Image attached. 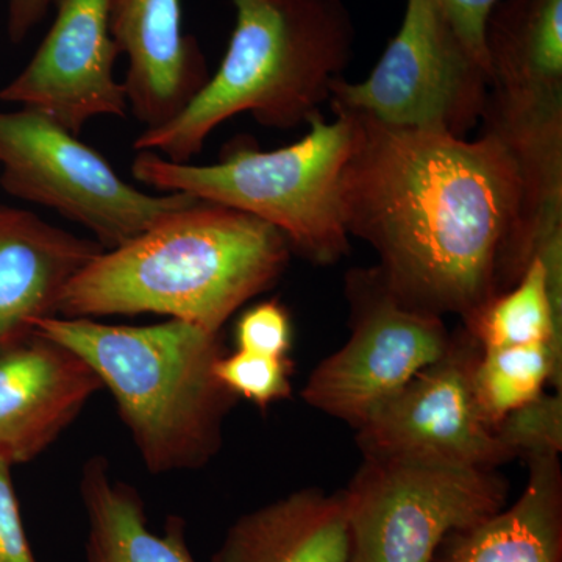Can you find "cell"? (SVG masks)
Listing matches in <instances>:
<instances>
[{
    "label": "cell",
    "instance_id": "4fadbf2b",
    "mask_svg": "<svg viewBox=\"0 0 562 562\" xmlns=\"http://www.w3.org/2000/svg\"><path fill=\"white\" fill-rule=\"evenodd\" d=\"M483 125L519 166L527 198V251L562 290V88L492 85Z\"/></svg>",
    "mask_w": 562,
    "mask_h": 562
},
{
    "label": "cell",
    "instance_id": "2e32d148",
    "mask_svg": "<svg viewBox=\"0 0 562 562\" xmlns=\"http://www.w3.org/2000/svg\"><path fill=\"white\" fill-rule=\"evenodd\" d=\"M342 492L302 490L244 514L211 562H349Z\"/></svg>",
    "mask_w": 562,
    "mask_h": 562
},
{
    "label": "cell",
    "instance_id": "d6986e66",
    "mask_svg": "<svg viewBox=\"0 0 562 562\" xmlns=\"http://www.w3.org/2000/svg\"><path fill=\"white\" fill-rule=\"evenodd\" d=\"M491 85L562 87V0H502L486 24Z\"/></svg>",
    "mask_w": 562,
    "mask_h": 562
},
{
    "label": "cell",
    "instance_id": "4316f807",
    "mask_svg": "<svg viewBox=\"0 0 562 562\" xmlns=\"http://www.w3.org/2000/svg\"><path fill=\"white\" fill-rule=\"evenodd\" d=\"M54 0H9L7 32L13 43H21L44 20Z\"/></svg>",
    "mask_w": 562,
    "mask_h": 562
},
{
    "label": "cell",
    "instance_id": "7a4b0ae2",
    "mask_svg": "<svg viewBox=\"0 0 562 562\" xmlns=\"http://www.w3.org/2000/svg\"><path fill=\"white\" fill-rule=\"evenodd\" d=\"M290 254L272 225L195 199L95 255L63 292L57 316L155 313L220 333L236 310L279 280Z\"/></svg>",
    "mask_w": 562,
    "mask_h": 562
},
{
    "label": "cell",
    "instance_id": "ffe728a7",
    "mask_svg": "<svg viewBox=\"0 0 562 562\" xmlns=\"http://www.w3.org/2000/svg\"><path fill=\"white\" fill-rule=\"evenodd\" d=\"M465 322L483 350L550 344L561 358L562 308L554 303L549 272L539 258L528 262L514 286Z\"/></svg>",
    "mask_w": 562,
    "mask_h": 562
},
{
    "label": "cell",
    "instance_id": "e0dca14e",
    "mask_svg": "<svg viewBox=\"0 0 562 562\" xmlns=\"http://www.w3.org/2000/svg\"><path fill=\"white\" fill-rule=\"evenodd\" d=\"M558 457H531L522 495L490 519L450 532L432 562H562V479Z\"/></svg>",
    "mask_w": 562,
    "mask_h": 562
},
{
    "label": "cell",
    "instance_id": "603a6c76",
    "mask_svg": "<svg viewBox=\"0 0 562 562\" xmlns=\"http://www.w3.org/2000/svg\"><path fill=\"white\" fill-rule=\"evenodd\" d=\"M498 436L513 457L525 453L560 454L562 449L561 395H539L495 425Z\"/></svg>",
    "mask_w": 562,
    "mask_h": 562
},
{
    "label": "cell",
    "instance_id": "3957f363",
    "mask_svg": "<svg viewBox=\"0 0 562 562\" xmlns=\"http://www.w3.org/2000/svg\"><path fill=\"white\" fill-rule=\"evenodd\" d=\"M236 24L220 69L180 114L143 131L136 150L191 162L210 133L236 114L294 128L319 113L355 43L342 0H232Z\"/></svg>",
    "mask_w": 562,
    "mask_h": 562
},
{
    "label": "cell",
    "instance_id": "6da1fadb",
    "mask_svg": "<svg viewBox=\"0 0 562 562\" xmlns=\"http://www.w3.org/2000/svg\"><path fill=\"white\" fill-rule=\"evenodd\" d=\"M353 114L357 143L341 180L347 232L371 244L398 301L471 319L530 262L512 151L487 128L458 138Z\"/></svg>",
    "mask_w": 562,
    "mask_h": 562
},
{
    "label": "cell",
    "instance_id": "d4e9b609",
    "mask_svg": "<svg viewBox=\"0 0 562 562\" xmlns=\"http://www.w3.org/2000/svg\"><path fill=\"white\" fill-rule=\"evenodd\" d=\"M0 562H38L22 522L11 465L3 460H0Z\"/></svg>",
    "mask_w": 562,
    "mask_h": 562
},
{
    "label": "cell",
    "instance_id": "52a82bcc",
    "mask_svg": "<svg viewBox=\"0 0 562 562\" xmlns=\"http://www.w3.org/2000/svg\"><path fill=\"white\" fill-rule=\"evenodd\" d=\"M491 72L473 57L436 0H406L397 35L368 79L342 77L330 88L331 106L395 128L465 138L482 124Z\"/></svg>",
    "mask_w": 562,
    "mask_h": 562
},
{
    "label": "cell",
    "instance_id": "9a60e30c",
    "mask_svg": "<svg viewBox=\"0 0 562 562\" xmlns=\"http://www.w3.org/2000/svg\"><path fill=\"white\" fill-rule=\"evenodd\" d=\"M102 250L31 211L0 205V350L57 316L63 292Z\"/></svg>",
    "mask_w": 562,
    "mask_h": 562
},
{
    "label": "cell",
    "instance_id": "277c9868",
    "mask_svg": "<svg viewBox=\"0 0 562 562\" xmlns=\"http://www.w3.org/2000/svg\"><path fill=\"white\" fill-rule=\"evenodd\" d=\"M35 331L88 362L151 473L202 468L220 450L236 398L214 372L220 333L179 319L131 327L60 316L40 319Z\"/></svg>",
    "mask_w": 562,
    "mask_h": 562
},
{
    "label": "cell",
    "instance_id": "44dd1931",
    "mask_svg": "<svg viewBox=\"0 0 562 562\" xmlns=\"http://www.w3.org/2000/svg\"><path fill=\"white\" fill-rule=\"evenodd\" d=\"M550 379L561 387V358L550 344L486 349L476 361L473 390L484 417L495 427L543 394Z\"/></svg>",
    "mask_w": 562,
    "mask_h": 562
},
{
    "label": "cell",
    "instance_id": "8fae6325",
    "mask_svg": "<svg viewBox=\"0 0 562 562\" xmlns=\"http://www.w3.org/2000/svg\"><path fill=\"white\" fill-rule=\"evenodd\" d=\"M113 0H54V24L29 65L0 101L43 111L80 135L99 116H127V99L114 79L120 49L111 35Z\"/></svg>",
    "mask_w": 562,
    "mask_h": 562
},
{
    "label": "cell",
    "instance_id": "7c38bea8",
    "mask_svg": "<svg viewBox=\"0 0 562 562\" xmlns=\"http://www.w3.org/2000/svg\"><path fill=\"white\" fill-rule=\"evenodd\" d=\"M102 387L83 358L40 333L0 350V460L38 457Z\"/></svg>",
    "mask_w": 562,
    "mask_h": 562
},
{
    "label": "cell",
    "instance_id": "ac0fdd59",
    "mask_svg": "<svg viewBox=\"0 0 562 562\" xmlns=\"http://www.w3.org/2000/svg\"><path fill=\"white\" fill-rule=\"evenodd\" d=\"M80 495L88 520V562H198L180 517H169L162 535L150 531L138 492L110 475L109 462L85 464Z\"/></svg>",
    "mask_w": 562,
    "mask_h": 562
},
{
    "label": "cell",
    "instance_id": "7402d4cb",
    "mask_svg": "<svg viewBox=\"0 0 562 562\" xmlns=\"http://www.w3.org/2000/svg\"><path fill=\"white\" fill-rule=\"evenodd\" d=\"M214 372L233 394L241 395L262 408L291 394L290 362L286 358L238 350L231 357L222 355L214 366Z\"/></svg>",
    "mask_w": 562,
    "mask_h": 562
},
{
    "label": "cell",
    "instance_id": "9c48e42d",
    "mask_svg": "<svg viewBox=\"0 0 562 562\" xmlns=\"http://www.w3.org/2000/svg\"><path fill=\"white\" fill-rule=\"evenodd\" d=\"M347 294L353 312L350 339L314 369L302 395L314 408L358 428L376 406L441 360L453 339L441 316L398 301L376 268L350 272Z\"/></svg>",
    "mask_w": 562,
    "mask_h": 562
},
{
    "label": "cell",
    "instance_id": "5bb4252c",
    "mask_svg": "<svg viewBox=\"0 0 562 562\" xmlns=\"http://www.w3.org/2000/svg\"><path fill=\"white\" fill-rule=\"evenodd\" d=\"M110 25L128 60V111L144 131L168 124L210 79L198 41L184 35L180 0H113Z\"/></svg>",
    "mask_w": 562,
    "mask_h": 562
},
{
    "label": "cell",
    "instance_id": "5b68a950",
    "mask_svg": "<svg viewBox=\"0 0 562 562\" xmlns=\"http://www.w3.org/2000/svg\"><path fill=\"white\" fill-rule=\"evenodd\" d=\"M331 109L335 120L314 114L310 132L291 146L265 151L239 143L205 166L139 150L132 173L155 190L184 192L251 214L276 227L291 250L331 265L350 249L341 180L358 136L357 116Z\"/></svg>",
    "mask_w": 562,
    "mask_h": 562
},
{
    "label": "cell",
    "instance_id": "484cf974",
    "mask_svg": "<svg viewBox=\"0 0 562 562\" xmlns=\"http://www.w3.org/2000/svg\"><path fill=\"white\" fill-rule=\"evenodd\" d=\"M442 13L484 68L491 72L486 47V24L492 10L502 0H436ZM492 79V74H491Z\"/></svg>",
    "mask_w": 562,
    "mask_h": 562
},
{
    "label": "cell",
    "instance_id": "30bf717a",
    "mask_svg": "<svg viewBox=\"0 0 562 562\" xmlns=\"http://www.w3.org/2000/svg\"><path fill=\"white\" fill-rule=\"evenodd\" d=\"M480 353L472 341H453L441 360L376 406L358 427L366 458L479 471L512 460L476 402L473 372Z\"/></svg>",
    "mask_w": 562,
    "mask_h": 562
},
{
    "label": "cell",
    "instance_id": "8992f818",
    "mask_svg": "<svg viewBox=\"0 0 562 562\" xmlns=\"http://www.w3.org/2000/svg\"><path fill=\"white\" fill-rule=\"evenodd\" d=\"M0 187L83 225L116 249L198 198L150 195L122 180L109 160L43 111H0Z\"/></svg>",
    "mask_w": 562,
    "mask_h": 562
},
{
    "label": "cell",
    "instance_id": "ba28073f",
    "mask_svg": "<svg viewBox=\"0 0 562 562\" xmlns=\"http://www.w3.org/2000/svg\"><path fill=\"white\" fill-rule=\"evenodd\" d=\"M349 562H432L443 539L506 506L494 471L366 458L342 491Z\"/></svg>",
    "mask_w": 562,
    "mask_h": 562
},
{
    "label": "cell",
    "instance_id": "cb8c5ba5",
    "mask_svg": "<svg viewBox=\"0 0 562 562\" xmlns=\"http://www.w3.org/2000/svg\"><path fill=\"white\" fill-rule=\"evenodd\" d=\"M291 319L281 303H258L243 314L236 325L238 350L284 358L291 347Z\"/></svg>",
    "mask_w": 562,
    "mask_h": 562
}]
</instances>
